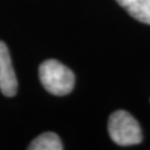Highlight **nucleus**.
<instances>
[{
    "instance_id": "obj_2",
    "label": "nucleus",
    "mask_w": 150,
    "mask_h": 150,
    "mask_svg": "<svg viewBox=\"0 0 150 150\" xmlns=\"http://www.w3.org/2000/svg\"><path fill=\"white\" fill-rule=\"evenodd\" d=\"M108 130L112 142L121 146L137 145L143 140L140 124L125 110H118L110 115Z\"/></svg>"
},
{
    "instance_id": "obj_4",
    "label": "nucleus",
    "mask_w": 150,
    "mask_h": 150,
    "mask_svg": "<svg viewBox=\"0 0 150 150\" xmlns=\"http://www.w3.org/2000/svg\"><path fill=\"white\" fill-rule=\"evenodd\" d=\"M134 19L150 25V0H116Z\"/></svg>"
},
{
    "instance_id": "obj_1",
    "label": "nucleus",
    "mask_w": 150,
    "mask_h": 150,
    "mask_svg": "<svg viewBox=\"0 0 150 150\" xmlns=\"http://www.w3.org/2000/svg\"><path fill=\"white\" fill-rule=\"evenodd\" d=\"M39 79L43 86L53 95L63 96L71 93L75 85L74 73L58 60L49 59L40 64Z\"/></svg>"
},
{
    "instance_id": "obj_3",
    "label": "nucleus",
    "mask_w": 150,
    "mask_h": 150,
    "mask_svg": "<svg viewBox=\"0 0 150 150\" xmlns=\"http://www.w3.org/2000/svg\"><path fill=\"white\" fill-rule=\"evenodd\" d=\"M0 90L5 96H14L18 91V80L11 65L9 49L0 40Z\"/></svg>"
},
{
    "instance_id": "obj_5",
    "label": "nucleus",
    "mask_w": 150,
    "mask_h": 150,
    "mask_svg": "<svg viewBox=\"0 0 150 150\" xmlns=\"http://www.w3.org/2000/svg\"><path fill=\"white\" fill-rule=\"evenodd\" d=\"M29 150H63L64 146L62 140L55 133H44L36 137L30 145L28 146Z\"/></svg>"
}]
</instances>
